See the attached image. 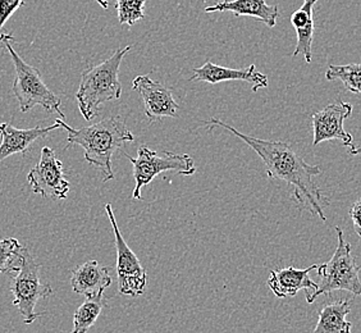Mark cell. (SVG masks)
I'll list each match as a JSON object with an SVG mask.
<instances>
[{
  "instance_id": "e0dca14e",
  "label": "cell",
  "mask_w": 361,
  "mask_h": 333,
  "mask_svg": "<svg viewBox=\"0 0 361 333\" xmlns=\"http://www.w3.org/2000/svg\"><path fill=\"white\" fill-rule=\"evenodd\" d=\"M318 0H304V4L291 16V23L298 34L293 56H304L306 63L313 61L314 7Z\"/></svg>"
},
{
  "instance_id": "277c9868",
  "label": "cell",
  "mask_w": 361,
  "mask_h": 333,
  "mask_svg": "<svg viewBox=\"0 0 361 333\" xmlns=\"http://www.w3.org/2000/svg\"><path fill=\"white\" fill-rule=\"evenodd\" d=\"M12 35L3 34L0 42H4L9 56L13 61L16 78L13 83V95L20 104V111L27 113L34 107H42L49 113H58L61 119L66 121V116L61 109L62 102L53 91L49 89L42 80V73L35 67L30 66L22 59L20 54L9 44Z\"/></svg>"
},
{
  "instance_id": "8fae6325",
  "label": "cell",
  "mask_w": 361,
  "mask_h": 333,
  "mask_svg": "<svg viewBox=\"0 0 361 333\" xmlns=\"http://www.w3.org/2000/svg\"><path fill=\"white\" fill-rule=\"evenodd\" d=\"M353 105L345 103L342 99L326 105L322 111L313 114V145H319L323 141L340 140L343 145L353 147V136L345 131L343 122L351 117Z\"/></svg>"
},
{
  "instance_id": "9a60e30c",
  "label": "cell",
  "mask_w": 361,
  "mask_h": 333,
  "mask_svg": "<svg viewBox=\"0 0 361 333\" xmlns=\"http://www.w3.org/2000/svg\"><path fill=\"white\" fill-rule=\"evenodd\" d=\"M111 285L109 268L102 265L97 260H89L72 271L71 286L78 295L95 298L97 295H103Z\"/></svg>"
},
{
  "instance_id": "7402d4cb",
  "label": "cell",
  "mask_w": 361,
  "mask_h": 333,
  "mask_svg": "<svg viewBox=\"0 0 361 333\" xmlns=\"http://www.w3.org/2000/svg\"><path fill=\"white\" fill-rule=\"evenodd\" d=\"M146 0H116V9L118 13L119 25L133 26L145 18Z\"/></svg>"
},
{
  "instance_id": "44dd1931",
  "label": "cell",
  "mask_w": 361,
  "mask_h": 333,
  "mask_svg": "<svg viewBox=\"0 0 361 333\" xmlns=\"http://www.w3.org/2000/svg\"><path fill=\"white\" fill-rule=\"evenodd\" d=\"M22 245L17 238H0V273H17L21 265Z\"/></svg>"
},
{
  "instance_id": "5b68a950",
  "label": "cell",
  "mask_w": 361,
  "mask_h": 333,
  "mask_svg": "<svg viewBox=\"0 0 361 333\" xmlns=\"http://www.w3.org/2000/svg\"><path fill=\"white\" fill-rule=\"evenodd\" d=\"M336 234L338 243L334 257L328 263L318 265L320 277L318 287L313 292L305 291L309 304H313L320 295L329 296L334 291H348L355 296H361L360 267L351 254V245L345 240L342 229L336 227Z\"/></svg>"
},
{
  "instance_id": "8992f818",
  "label": "cell",
  "mask_w": 361,
  "mask_h": 333,
  "mask_svg": "<svg viewBox=\"0 0 361 333\" xmlns=\"http://www.w3.org/2000/svg\"><path fill=\"white\" fill-rule=\"evenodd\" d=\"M22 262L20 270L11 281V292L13 304L21 314L26 325L34 323L42 313H35L36 304L40 298H47L53 293L49 284H42L40 278V264L36 263L27 248L21 249Z\"/></svg>"
},
{
  "instance_id": "ffe728a7",
  "label": "cell",
  "mask_w": 361,
  "mask_h": 333,
  "mask_svg": "<svg viewBox=\"0 0 361 333\" xmlns=\"http://www.w3.org/2000/svg\"><path fill=\"white\" fill-rule=\"evenodd\" d=\"M326 78L328 81L338 80L343 83L345 89L361 95V64H345V66H336L329 64L326 72Z\"/></svg>"
},
{
  "instance_id": "cb8c5ba5",
  "label": "cell",
  "mask_w": 361,
  "mask_h": 333,
  "mask_svg": "<svg viewBox=\"0 0 361 333\" xmlns=\"http://www.w3.org/2000/svg\"><path fill=\"white\" fill-rule=\"evenodd\" d=\"M350 217L354 223L355 232L357 234V236L361 237V199L355 202L350 209Z\"/></svg>"
},
{
  "instance_id": "ba28073f",
  "label": "cell",
  "mask_w": 361,
  "mask_h": 333,
  "mask_svg": "<svg viewBox=\"0 0 361 333\" xmlns=\"http://www.w3.org/2000/svg\"><path fill=\"white\" fill-rule=\"evenodd\" d=\"M105 212L109 217L113 232H114V240H116L119 292L122 295L131 296V298L141 296L145 292L146 282H147L145 268L142 267L137 255L127 245L125 238L122 236L111 204H105Z\"/></svg>"
},
{
  "instance_id": "484cf974",
  "label": "cell",
  "mask_w": 361,
  "mask_h": 333,
  "mask_svg": "<svg viewBox=\"0 0 361 333\" xmlns=\"http://www.w3.org/2000/svg\"><path fill=\"white\" fill-rule=\"evenodd\" d=\"M95 1H97V4H99L100 7L104 8V9L109 7V4H108V1H106V0H95Z\"/></svg>"
},
{
  "instance_id": "4fadbf2b",
  "label": "cell",
  "mask_w": 361,
  "mask_h": 333,
  "mask_svg": "<svg viewBox=\"0 0 361 333\" xmlns=\"http://www.w3.org/2000/svg\"><path fill=\"white\" fill-rule=\"evenodd\" d=\"M56 128H62L56 119L54 125L48 127L36 126L28 130H20L9 123H0V162L7 159L8 157L13 154H27L36 140L48 136L50 132Z\"/></svg>"
},
{
  "instance_id": "3957f363",
  "label": "cell",
  "mask_w": 361,
  "mask_h": 333,
  "mask_svg": "<svg viewBox=\"0 0 361 333\" xmlns=\"http://www.w3.org/2000/svg\"><path fill=\"white\" fill-rule=\"evenodd\" d=\"M131 49V45L118 49L104 62L82 72L81 83L76 92V100L80 111L86 121L95 119L105 103L118 100L122 95L119 67Z\"/></svg>"
},
{
  "instance_id": "7a4b0ae2",
  "label": "cell",
  "mask_w": 361,
  "mask_h": 333,
  "mask_svg": "<svg viewBox=\"0 0 361 333\" xmlns=\"http://www.w3.org/2000/svg\"><path fill=\"white\" fill-rule=\"evenodd\" d=\"M62 128L68 132V146H81L85 150V160L95 166L103 176V182L114 178L111 158L126 143H133L131 130L118 116L108 117L99 123L82 128H73L66 121L56 119Z\"/></svg>"
},
{
  "instance_id": "d4e9b609",
  "label": "cell",
  "mask_w": 361,
  "mask_h": 333,
  "mask_svg": "<svg viewBox=\"0 0 361 333\" xmlns=\"http://www.w3.org/2000/svg\"><path fill=\"white\" fill-rule=\"evenodd\" d=\"M350 154H351V155H361V145L356 146V147L353 146V147L350 149Z\"/></svg>"
},
{
  "instance_id": "6da1fadb",
  "label": "cell",
  "mask_w": 361,
  "mask_h": 333,
  "mask_svg": "<svg viewBox=\"0 0 361 333\" xmlns=\"http://www.w3.org/2000/svg\"><path fill=\"white\" fill-rule=\"evenodd\" d=\"M202 123L212 127H222L238 139L243 140L263 160L269 178L283 181L290 185L293 188V202L326 222V217L323 207L326 204L328 205L329 202L326 200V196H323L322 190L313 180L315 176L322 174L319 166L307 164L290 144L283 141H269L252 138L227 125L226 122H222L221 119H212L209 122Z\"/></svg>"
},
{
  "instance_id": "30bf717a",
  "label": "cell",
  "mask_w": 361,
  "mask_h": 333,
  "mask_svg": "<svg viewBox=\"0 0 361 333\" xmlns=\"http://www.w3.org/2000/svg\"><path fill=\"white\" fill-rule=\"evenodd\" d=\"M133 89L139 92L144 103L146 119L150 123L163 119H177L180 105L172 91L159 81H154L149 75L137 76L133 81Z\"/></svg>"
},
{
  "instance_id": "5bb4252c",
  "label": "cell",
  "mask_w": 361,
  "mask_h": 333,
  "mask_svg": "<svg viewBox=\"0 0 361 333\" xmlns=\"http://www.w3.org/2000/svg\"><path fill=\"white\" fill-rule=\"evenodd\" d=\"M318 265L319 264H313L304 270L287 267L279 271H271L267 284L278 298L296 296L301 290L314 291L318 287V284L314 282L309 274L310 272L318 270Z\"/></svg>"
},
{
  "instance_id": "603a6c76",
  "label": "cell",
  "mask_w": 361,
  "mask_h": 333,
  "mask_svg": "<svg viewBox=\"0 0 361 333\" xmlns=\"http://www.w3.org/2000/svg\"><path fill=\"white\" fill-rule=\"evenodd\" d=\"M22 6H25L23 0H0V30L6 25L9 17Z\"/></svg>"
},
{
  "instance_id": "52a82bcc",
  "label": "cell",
  "mask_w": 361,
  "mask_h": 333,
  "mask_svg": "<svg viewBox=\"0 0 361 333\" xmlns=\"http://www.w3.org/2000/svg\"><path fill=\"white\" fill-rule=\"evenodd\" d=\"M123 154L133 163V178L136 182L133 198L136 200H142V188L163 172L173 171L182 176H192L196 172L194 158H191L188 154H174L171 152L157 153L147 146L140 147L137 158L130 157L126 152Z\"/></svg>"
},
{
  "instance_id": "2e32d148",
  "label": "cell",
  "mask_w": 361,
  "mask_h": 333,
  "mask_svg": "<svg viewBox=\"0 0 361 333\" xmlns=\"http://www.w3.org/2000/svg\"><path fill=\"white\" fill-rule=\"evenodd\" d=\"M231 12L236 17H254L269 28H276L279 11L278 6H269L265 0H222L214 6L205 8V13Z\"/></svg>"
},
{
  "instance_id": "7c38bea8",
  "label": "cell",
  "mask_w": 361,
  "mask_h": 333,
  "mask_svg": "<svg viewBox=\"0 0 361 333\" xmlns=\"http://www.w3.org/2000/svg\"><path fill=\"white\" fill-rule=\"evenodd\" d=\"M192 72L194 75L190 77L188 80L190 83L200 81V83L216 85L224 81H243V83H250L252 92H257L259 89H265L269 85L268 76L259 72L255 64H250L246 68L233 70V68L216 66L214 63L207 61L202 67L194 68Z\"/></svg>"
},
{
  "instance_id": "ac0fdd59",
  "label": "cell",
  "mask_w": 361,
  "mask_h": 333,
  "mask_svg": "<svg viewBox=\"0 0 361 333\" xmlns=\"http://www.w3.org/2000/svg\"><path fill=\"white\" fill-rule=\"evenodd\" d=\"M351 310L350 300H338L322 308L318 323L310 333H351L353 323L348 322V313Z\"/></svg>"
},
{
  "instance_id": "d6986e66",
  "label": "cell",
  "mask_w": 361,
  "mask_h": 333,
  "mask_svg": "<svg viewBox=\"0 0 361 333\" xmlns=\"http://www.w3.org/2000/svg\"><path fill=\"white\" fill-rule=\"evenodd\" d=\"M106 306L104 293L95 298H86L84 304L77 308L73 314V329L72 333H86L95 325L99 315Z\"/></svg>"
},
{
  "instance_id": "9c48e42d",
  "label": "cell",
  "mask_w": 361,
  "mask_h": 333,
  "mask_svg": "<svg viewBox=\"0 0 361 333\" xmlns=\"http://www.w3.org/2000/svg\"><path fill=\"white\" fill-rule=\"evenodd\" d=\"M28 183L34 194L49 199H66L70 193V181L66 178L63 163L51 147L44 146L40 160L27 174Z\"/></svg>"
}]
</instances>
